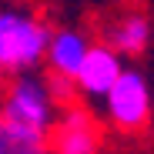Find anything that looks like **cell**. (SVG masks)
<instances>
[{"label":"cell","mask_w":154,"mask_h":154,"mask_svg":"<svg viewBox=\"0 0 154 154\" xmlns=\"http://www.w3.org/2000/svg\"><path fill=\"white\" fill-rule=\"evenodd\" d=\"M0 117L20 134L47 141L57 121V104L47 91V77H40L37 70H20L0 94Z\"/></svg>","instance_id":"obj_1"},{"label":"cell","mask_w":154,"mask_h":154,"mask_svg":"<svg viewBox=\"0 0 154 154\" xmlns=\"http://www.w3.org/2000/svg\"><path fill=\"white\" fill-rule=\"evenodd\" d=\"M50 27L23 7H0V67L20 74V70H37L44 60Z\"/></svg>","instance_id":"obj_2"},{"label":"cell","mask_w":154,"mask_h":154,"mask_svg":"<svg viewBox=\"0 0 154 154\" xmlns=\"http://www.w3.org/2000/svg\"><path fill=\"white\" fill-rule=\"evenodd\" d=\"M100 100H104V117L117 131L134 134V131H144L151 121V84H147V74L137 67H124Z\"/></svg>","instance_id":"obj_3"},{"label":"cell","mask_w":154,"mask_h":154,"mask_svg":"<svg viewBox=\"0 0 154 154\" xmlns=\"http://www.w3.org/2000/svg\"><path fill=\"white\" fill-rule=\"evenodd\" d=\"M124 70V57L117 54L114 47L107 44H91L87 54L81 60V67H77L74 74V91L77 97H91V100H100L111 84L117 81V74Z\"/></svg>","instance_id":"obj_4"},{"label":"cell","mask_w":154,"mask_h":154,"mask_svg":"<svg viewBox=\"0 0 154 154\" xmlns=\"http://www.w3.org/2000/svg\"><path fill=\"white\" fill-rule=\"evenodd\" d=\"M47 147L50 154H97L100 137H97V124L84 107H67L64 114H57L54 127L47 134Z\"/></svg>","instance_id":"obj_5"},{"label":"cell","mask_w":154,"mask_h":154,"mask_svg":"<svg viewBox=\"0 0 154 154\" xmlns=\"http://www.w3.org/2000/svg\"><path fill=\"white\" fill-rule=\"evenodd\" d=\"M87 47H91L87 34L77 30V27L50 30L47 47H44V60H40V64H47L50 74H60V77H70V81H74V74H77V67H81Z\"/></svg>","instance_id":"obj_6"},{"label":"cell","mask_w":154,"mask_h":154,"mask_svg":"<svg viewBox=\"0 0 154 154\" xmlns=\"http://www.w3.org/2000/svg\"><path fill=\"white\" fill-rule=\"evenodd\" d=\"M107 47H114L121 57H141L144 50L151 47V20L137 10L117 17L107 27Z\"/></svg>","instance_id":"obj_7"},{"label":"cell","mask_w":154,"mask_h":154,"mask_svg":"<svg viewBox=\"0 0 154 154\" xmlns=\"http://www.w3.org/2000/svg\"><path fill=\"white\" fill-rule=\"evenodd\" d=\"M0 154H50V147H47V141L20 134L17 127H10L0 117Z\"/></svg>","instance_id":"obj_8"},{"label":"cell","mask_w":154,"mask_h":154,"mask_svg":"<svg viewBox=\"0 0 154 154\" xmlns=\"http://www.w3.org/2000/svg\"><path fill=\"white\" fill-rule=\"evenodd\" d=\"M47 91H50V97H54L57 107H70L74 100H77L74 81H70V77H60V74H50L47 77Z\"/></svg>","instance_id":"obj_9"},{"label":"cell","mask_w":154,"mask_h":154,"mask_svg":"<svg viewBox=\"0 0 154 154\" xmlns=\"http://www.w3.org/2000/svg\"><path fill=\"white\" fill-rule=\"evenodd\" d=\"M4 74H7V70H4V67H0V87H4Z\"/></svg>","instance_id":"obj_10"}]
</instances>
